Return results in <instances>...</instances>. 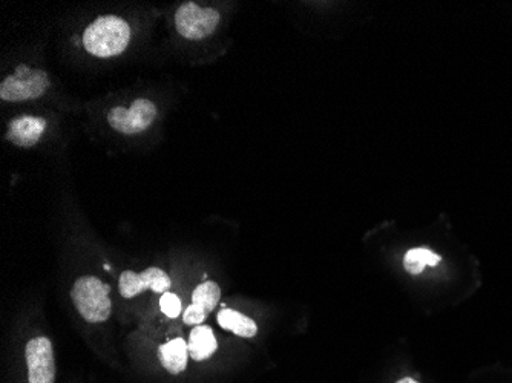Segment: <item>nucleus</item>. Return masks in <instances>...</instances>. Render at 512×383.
I'll use <instances>...</instances> for the list:
<instances>
[{
  "instance_id": "f257e3e1",
  "label": "nucleus",
  "mask_w": 512,
  "mask_h": 383,
  "mask_svg": "<svg viewBox=\"0 0 512 383\" xmlns=\"http://www.w3.org/2000/svg\"><path fill=\"white\" fill-rule=\"evenodd\" d=\"M131 42V28L122 17L102 16L86 28L83 46L92 56L108 59L122 54Z\"/></svg>"
},
{
  "instance_id": "f03ea898",
  "label": "nucleus",
  "mask_w": 512,
  "mask_h": 383,
  "mask_svg": "<svg viewBox=\"0 0 512 383\" xmlns=\"http://www.w3.org/2000/svg\"><path fill=\"white\" fill-rule=\"evenodd\" d=\"M109 290L111 287L96 276H82L74 282L71 298L85 321L91 324L108 321L112 310Z\"/></svg>"
},
{
  "instance_id": "7ed1b4c3",
  "label": "nucleus",
  "mask_w": 512,
  "mask_h": 383,
  "mask_svg": "<svg viewBox=\"0 0 512 383\" xmlns=\"http://www.w3.org/2000/svg\"><path fill=\"white\" fill-rule=\"evenodd\" d=\"M48 88H50V79L45 71L20 65L16 73L8 76L0 85V99L5 102L39 99Z\"/></svg>"
},
{
  "instance_id": "20e7f679",
  "label": "nucleus",
  "mask_w": 512,
  "mask_h": 383,
  "mask_svg": "<svg viewBox=\"0 0 512 383\" xmlns=\"http://www.w3.org/2000/svg\"><path fill=\"white\" fill-rule=\"evenodd\" d=\"M220 14L214 8H201L194 2L181 5L175 14L178 33L189 40L206 39L217 30Z\"/></svg>"
},
{
  "instance_id": "39448f33",
  "label": "nucleus",
  "mask_w": 512,
  "mask_h": 383,
  "mask_svg": "<svg viewBox=\"0 0 512 383\" xmlns=\"http://www.w3.org/2000/svg\"><path fill=\"white\" fill-rule=\"evenodd\" d=\"M157 118V106L151 100L138 99L131 108H112L108 112V123L114 131L120 134H138L148 129Z\"/></svg>"
},
{
  "instance_id": "423d86ee",
  "label": "nucleus",
  "mask_w": 512,
  "mask_h": 383,
  "mask_svg": "<svg viewBox=\"0 0 512 383\" xmlns=\"http://www.w3.org/2000/svg\"><path fill=\"white\" fill-rule=\"evenodd\" d=\"M171 278L168 273L158 269V267H149L145 272L134 273L131 270H126L120 275L119 289L120 295L123 298L131 299L146 290H152L154 293H165L171 289Z\"/></svg>"
},
{
  "instance_id": "0eeeda50",
  "label": "nucleus",
  "mask_w": 512,
  "mask_h": 383,
  "mask_svg": "<svg viewBox=\"0 0 512 383\" xmlns=\"http://www.w3.org/2000/svg\"><path fill=\"white\" fill-rule=\"evenodd\" d=\"M28 380L30 383H54L56 361L50 339H31L27 345Z\"/></svg>"
},
{
  "instance_id": "6e6552de",
  "label": "nucleus",
  "mask_w": 512,
  "mask_h": 383,
  "mask_svg": "<svg viewBox=\"0 0 512 383\" xmlns=\"http://www.w3.org/2000/svg\"><path fill=\"white\" fill-rule=\"evenodd\" d=\"M221 299V289L217 282L207 281L198 285L192 293V305H189L183 313V321L186 325L203 324L211 311L215 310Z\"/></svg>"
},
{
  "instance_id": "1a4fd4ad",
  "label": "nucleus",
  "mask_w": 512,
  "mask_h": 383,
  "mask_svg": "<svg viewBox=\"0 0 512 383\" xmlns=\"http://www.w3.org/2000/svg\"><path fill=\"white\" fill-rule=\"evenodd\" d=\"M46 131V120L34 115H20L8 125L7 138L20 148H31Z\"/></svg>"
},
{
  "instance_id": "9d476101",
  "label": "nucleus",
  "mask_w": 512,
  "mask_h": 383,
  "mask_svg": "<svg viewBox=\"0 0 512 383\" xmlns=\"http://www.w3.org/2000/svg\"><path fill=\"white\" fill-rule=\"evenodd\" d=\"M189 356L194 361H206L209 357L214 356L218 348L217 339H215L214 331L209 325H197L189 336Z\"/></svg>"
},
{
  "instance_id": "9b49d317",
  "label": "nucleus",
  "mask_w": 512,
  "mask_h": 383,
  "mask_svg": "<svg viewBox=\"0 0 512 383\" xmlns=\"http://www.w3.org/2000/svg\"><path fill=\"white\" fill-rule=\"evenodd\" d=\"M160 362L169 373L180 374L188 367L189 348L188 344L181 338L169 341L168 344L161 345L158 350Z\"/></svg>"
},
{
  "instance_id": "f8f14e48",
  "label": "nucleus",
  "mask_w": 512,
  "mask_h": 383,
  "mask_svg": "<svg viewBox=\"0 0 512 383\" xmlns=\"http://www.w3.org/2000/svg\"><path fill=\"white\" fill-rule=\"evenodd\" d=\"M217 321L221 328L232 331V333L237 334L240 338H253L258 333V325L255 324V321L247 318L240 311L224 308L223 311L218 313Z\"/></svg>"
},
{
  "instance_id": "ddd939ff",
  "label": "nucleus",
  "mask_w": 512,
  "mask_h": 383,
  "mask_svg": "<svg viewBox=\"0 0 512 383\" xmlns=\"http://www.w3.org/2000/svg\"><path fill=\"white\" fill-rule=\"evenodd\" d=\"M442 261L439 255L431 252L427 247L408 250L404 258V267L411 275H419L424 272L425 267H436Z\"/></svg>"
},
{
  "instance_id": "4468645a",
  "label": "nucleus",
  "mask_w": 512,
  "mask_h": 383,
  "mask_svg": "<svg viewBox=\"0 0 512 383\" xmlns=\"http://www.w3.org/2000/svg\"><path fill=\"white\" fill-rule=\"evenodd\" d=\"M160 307L168 318L175 319L181 315V301L174 293L168 292L161 296Z\"/></svg>"
},
{
  "instance_id": "2eb2a0df",
  "label": "nucleus",
  "mask_w": 512,
  "mask_h": 383,
  "mask_svg": "<svg viewBox=\"0 0 512 383\" xmlns=\"http://www.w3.org/2000/svg\"><path fill=\"white\" fill-rule=\"evenodd\" d=\"M394 383H421V382H417V380L413 379V377L405 376V377H402V379L396 380V382H394Z\"/></svg>"
}]
</instances>
